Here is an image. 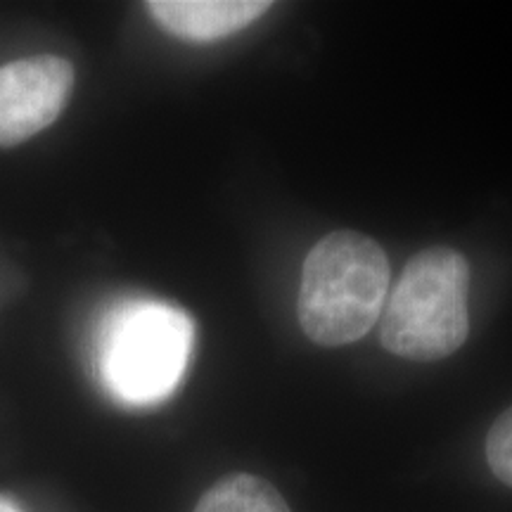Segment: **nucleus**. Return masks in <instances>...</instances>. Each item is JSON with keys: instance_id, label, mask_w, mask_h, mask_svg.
Segmentation results:
<instances>
[{"instance_id": "1", "label": "nucleus", "mask_w": 512, "mask_h": 512, "mask_svg": "<svg viewBox=\"0 0 512 512\" xmlns=\"http://www.w3.org/2000/svg\"><path fill=\"white\" fill-rule=\"evenodd\" d=\"M389 285V261L373 238L354 230L320 238L306 256L297 313L320 347H344L377 323Z\"/></svg>"}, {"instance_id": "2", "label": "nucleus", "mask_w": 512, "mask_h": 512, "mask_svg": "<svg viewBox=\"0 0 512 512\" xmlns=\"http://www.w3.org/2000/svg\"><path fill=\"white\" fill-rule=\"evenodd\" d=\"M192 342L195 325L188 313L157 299H128L102 320L95 366L114 399L152 406L178 387Z\"/></svg>"}, {"instance_id": "3", "label": "nucleus", "mask_w": 512, "mask_h": 512, "mask_svg": "<svg viewBox=\"0 0 512 512\" xmlns=\"http://www.w3.org/2000/svg\"><path fill=\"white\" fill-rule=\"evenodd\" d=\"M470 264L456 249L430 247L415 254L389 294L382 344L408 361H441L465 344Z\"/></svg>"}, {"instance_id": "4", "label": "nucleus", "mask_w": 512, "mask_h": 512, "mask_svg": "<svg viewBox=\"0 0 512 512\" xmlns=\"http://www.w3.org/2000/svg\"><path fill=\"white\" fill-rule=\"evenodd\" d=\"M74 88L72 62L38 55L0 67V147L29 140L60 117Z\"/></svg>"}, {"instance_id": "5", "label": "nucleus", "mask_w": 512, "mask_h": 512, "mask_svg": "<svg viewBox=\"0 0 512 512\" xmlns=\"http://www.w3.org/2000/svg\"><path fill=\"white\" fill-rule=\"evenodd\" d=\"M162 27L185 41H219L242 31L271 8L268 0H152L145 5Z\"/></svg>"}, {"instance_id": "6", "label": "nucleus", "mask_w": 512, "mask_h": 512, "mask_svg": "<svg viewBox=\"0 0 512 512\" xmlns=\"http://www.w3.org/2000/svg\"><path fill=\"white\" fill-rule=\"evenodd\" d=\"M192 512H290V505L271 482L238 472L209 486Z\"/></svg>"}, {"instance_id": "7", "label": "nucleus", "mask_w": 512, "mask_h": 512, "mask_svg": "<svg viewBox=\"0 0 512 512\" xmlns=\"http://www.w3.org/2000/svg\"><path fill=\"white\" fill-rule=\"evenodd\" d=\"M486 463L503 484L512 486V406L498 415L486 434Z\"/></svg>"}, {"instance_id": "8", "label": "nucleus", "mask_w": 512, "mask_h": 512, "mask_svg": "<svg viewBox=\"0 0 512 512\" xmlns=\"http://www.w3.org/2000/svg\"><path fill=\"white\" fill-rule=\"evenodd\" d=\"M0 512H24L22 508L15 501H10V498L0 496Z\"/></svg>"}]
</instances>
